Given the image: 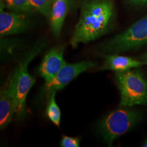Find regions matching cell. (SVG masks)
<instances>
[{
    "label": "cell",
    "mask_w": 147,
    "mask_h": 147,
    "mask_svg": "<svg viewBox=\"0 0 147 147\" xmlns=\"http://www.w3.org/2000/svg\"><path fill=\"white\" fill-rule=\"evenodd\" d=\"M16 106V82L14 75L1 88L0 95V127H6L15 115Z\"/></svg>",
    "instance_id": "52a82bcc"
},
{
    "label": "cell",
    "mask_w": 147,
    "mask_h": 147,
    "mask_svg": "<svg viewBox=\"0 0 147 147\" xmlns=\"http://www.w3.org/2000/svg\"><path fill=\"white\" fill-rule=\"evenodd\" d=\"M141 60H142L145 64H147V52L146 53H144V54L141 57Z\"/></svg>",
    "instance_id": "ac0fdd59"
},
{
    "label": "cell",
    "mask_w": 147,
    "mask_h": 147,
    "mask_svg": "<svg viewBox=\"0 0 147 147\" xmlns=\"http://www.w3.org/2000/svg\"><path fill=\"white\" fill-rule=\"evenodd\" d=\"M57 91L53 92L48 97V104L47 108V117L55 125L59 127L61 121V110L55 101V95Z\"/></svg>",
    "instance_id": "7c38bea8"
},
{
    "label": "cell",
    "mask_w": 147,
    "mask_h": 147,
    "mask_svg": "<svg viewBox=\"0 0 147 147\" xmlns=\"http://www.w3.org/2000/svg\"><path fill=\"white\" fill-rule=\"evenodd\" d=\"M115 18L113 0H84L79 21L69 44L76 49L79 44L96 40L109 32Z\"/></svg>",
    "instance_id": "6da1fadb"
},
{
    "label": "cell",
    "mask_w": 147,
    "mask_h": 147,
    "mask_svg": "<svg viewBox=\"0 0 147 147\" xmlns=\"http://www.w3.org/2000/svg\"><path fill=\"white\" fill-rule=\"evenodd\" d=\"M45 43H40L34 46L21 59L13 74L16 82V106L15 110L16 119L23 120L27 114L26 99L29 91L34 85L36 80L28 71V65L45 47Z\"/></svg>",
    "instance_id": "3957f363"
},
{
    "label": "cell",
    "mask_w": 147,
    "mask_h": 147,
    "mask_svg": "<svg viewBox=\"0 0 147 147\" xmlns=\"http://www.w3.org/2000/svg\"><path fill=\"white\" fill-rule=\"evenodd\" d=\"M141 118L136 110L121 108L110 113L100 121L98 131L106 142L111 146L117 138L129 131Z\"/></svg>",
    "instance_id": "277c9868"
},
{
    "label": "cell",
    "mask_w": 147,
    "mask_h": 147,
    "mask_svg": "<svg viewBox=\"0 0 147 147\" xmlns=\"http://www.w3.org/2000/svg\"><path fill=\"white\" fill-rule=\"evenodd\" d=\"M64 47H55L48 51L42 59L38 72L45 82H50L66 64L63 59Z\"/></svg>",
    "instance_id": "ba28073f"
},
{
    "label": "cell",
    "mask_w": 147,
    "mask_h": 147,
    "mask_svg": "<svg viewBox=\"0 0 147 147\" xmlns=\"http://www.w3.org/2000/svg\"><path fill=\"white\" fill-rule=\"evenodd\" d=\"M50 1H51V2H52V3H53V1H54V0H50Z\"/></svg>",
    "instance_id": "ffe728a7"
},
{
    "label": "cell",
    "mask_w": 147,
    "mask_h": 147,
    "mask_svg": "<svg viewBox=\"0 0 147 147\" xmlns=\"http://www.w3.org/2000/svg\"><path fill=\"white\" fill-rule=\"evenodd\" d=\"M97 65V63L92 61H82L73 64L66 63L51 81L45 82L42 89L41 95L48 98L53 92L63 89L82 72L95 67Z\"/></svg>",
    "instance_id": "8992f818"
},
{
    "label": "cell",
    "mask_w": 147,
    "mask_h": 147,
    "mask_svg": "<svg viewBox=\"0 0 147 147\" xmlns=\"http://www.w3.org/2000/svg\"><path fill=\"white\" fill-rule=\"evenodd\" d=\"M145 64L142 61L134 59L131 57L119 55H110L106 57L101 69L113 70L116 72L125 71L137 68Z\"/></svg>",
    "instance_id": "30bf717a"
},
{
    "label": "cell",
    "mask_w": 147,
    "mask_h": 147,
    "mask_svg": "<svg viewBox=\"0 0 147 147\" xmlns=\"http://www.w3.org/2000/svg\"><path fill=\"white\" fill-rule=\"evenodd\" d=\"M76 1L77 0H67V3H68V4L69 5V8H73L74 5L76 3Z\"/></svg>",
    "instance_id": "e0dca14e"
},
{
    "label": "cell",
    "mask_w": 147,
    "mask_h": 147,
    "mask_svg": "<svg viewBox=\"0 0 147 147\" xmlns=\"http://www.w3.org/2000/svg\"><path fill=\"white\" fill-rule=\"evenodd\" d=\"M130 1L134 3H138V4H145V3H147V0H130Z\"/></svg>",
    "instance_id": "2e32d148"
},
{
    "label": "cell",
    "mask_w": 147,
    "mask_h": 147,
    "mask_svg": "<svg viewBox=\"0 0 147 147\" xmlns=\"http://www.w3.org/2000/svg\"><path fill=\"white\" fill-rule=\"evenodd\" d=\"M144 146H145V147H147V140L146 141V142H145L144 144Z\"/></svg>",
    "instance_id": "d6986e66"
},
{
    "label": "cell",
    "mask_w": 147,
    "mask_h": 147,
    "mask_svg": "<svg viewBox=\"0 0 147 147\" xmlns=\"http://www.w3.org/2000/svg\"><path fill=\"white\" fill-rule=\"evenodd\" d=\"M29 1L34 10L38 11L46 18H50L53 5L50 0H29Z\"/></svg>",
    "instance_id": "5bb4252c"
},
{
    "label": "cell",
    "mask_w": 147,
    "mask_h": 147,
    "mask_svg": "<svg viewBox=\"0 0 147 147\" xmlns=\"http://www.w3.org/2000/svg\"><path fill=\"white\" fill-rule=\"evenodd\" d=\"M7 8L18 12H32L34 8L29 0H1Z\"/></svg>",
    "instance_id": "4fadbf2b"
},
{
    "label": "cell",
    "mask_w": 147,
    "mask_h": 147,
    "mask_svg": "<svg viewBox=\"0 0 147 147\" xmlns=\"http://www.w3.org/2000/svg\"><path fill=\"white\" fill-rule=\"evenodd\" d=\"M69 5L67 0H54L50 16L51 29L56 38H59L61 32Z\"/></svg>",
    "instance_id": "8fae6325"
},
{
    "label": "cell",
    "mask_w": 147,
    "mask_h": 147,
    "mask_svg": "<svg viewBox=\"0 0 147 147\" xmlns=\"http://www.w3.org/2000/svg\"><path fill=\"white\" fill-rule=\"evenodd\" d=\"M147 44V15L136 22L124 32L101 46L104 52L118 53L137 49Z\"/></svg>",
    "instance_id": "5b68a950"
},
{
    "label": "cell",
    "mask_w": 147,
    "mask_h": 147,
    "mask_svg": "<svg viewBox=\"0 0 147 147\" xmlns=\"http://www.w3.org/2000/svg\"><path fill=\"white\" fill-rule=\"evenodd\" d=\"M121 93V107L147 104V80L139 69L116 72Z\"/></svg>",
    "instance_id": "7a4b0ae2"
},
{
    "label": "cell",
    "mask_w": 147,
    "mask_h": 147,
    "mask_svg": "<svg viewBox=\"0 0 147 147\" xmlns=\"http://www.w3.org/2000/svg\"><path fill=\"white\" fill-rule=\"evenodd\" d=\"M80 138L63 136L61 140L60 146L62 147H78L80 146Z\"/></svg>",
    "instance_id": "9a60e30c"
},
{
    "label": "cell",
    "mask_w": 147,
    "mask_h": 147,
    "mask_svg": "<svg viewBox=\"0 0 147 147\" xmlns=\"http://www.w3.org/2000/svg\"><path fill=\"white\" fill-rule=\"evenodd\" d=\"M5 5L1 0L0 9V35L1 36L19 34L26 31L29 23L27 16L22 14L3 11Z\"/></svg>",
    "instance_id": "9c48e42d"
}]
</instances>
